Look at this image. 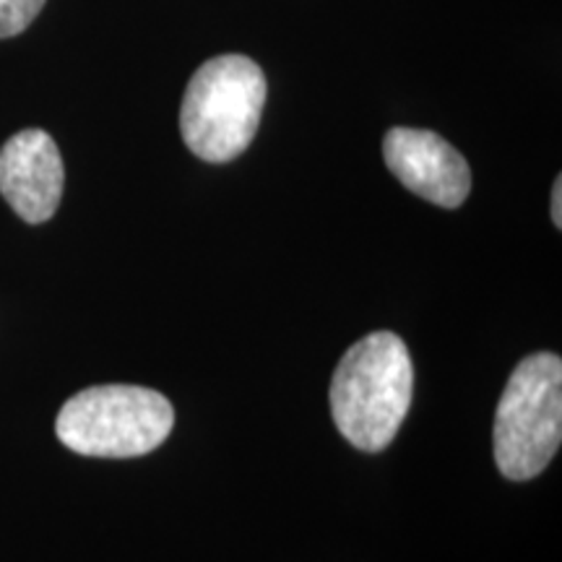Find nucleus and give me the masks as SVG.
I'll return each instance as SVG.
<instances>
[{
	"mask_svg": "<svg viewBox=\"0 0 562 562\" xmlns=\"http://www.w3.org/2000/svg\"><path fill=\"white\" fill-rule=\"evenodd\" d=\"M414 370L406 344L391 331L364 336L341 357L331 381L339 432L360 451L391 446L412 404Z\"/></svg>",
	"mask_w": 562,
	"mask_h": 562,
	"instance_id": "f257e3e1",
	"label": "nucleus"
},
{
	"mask_svg": "<svg viewBox=\"0 0 562 562\" xmlns=\"http://www.w3.org/2000/svg\"><path fill=\"white\" fill-rule=\"evenodd\" d=\"M266 76L245 55H220L195 70L180 108V133L195 157L224 165L248 149L261 125Z\"/></svg>",
	"mask_w": 562,
	"mask_h": 562,
	"instance_id": "f03ea898",
	"label": "nucleus"
},
{
	"mask_svg": "<svg viewBox=\"0 0 562 562\" xmlns=\"http://www.w3.org/2000/svg\"><path fill=\"white\" fill-rule=\"evenodd\" d=\"M175 412L165 396L140 385H94L63 404L55 422L60 442L94 459H136L172 432Z\"/></svg>",
	"mask_w": 562,
	"mask_h": 562,
	"instance_id": "7ed1b4c3",
	"label": "nucleus"
},
{
	"mask_svg": "<svg viewBox=\"0 0 562 562\" xmlns=\"http://www.w3.org/2000/svg\"><path fill=\"white\" fill-rule=\"evenodd\" d=\"M495 461L503 476L526 482L542 474L562 440V362L539 351L521 360L495 412Z\"/></svg>",
	"mask_w": 562,
	"mask_h": 562,
	"instance_id": "20e7f679",
	"label": "nucleus"
},
{
	"mask_svg": "<svg viewBox=\"0 0 562 562\" xmlns=\"http://www.w3.org/2000/svg\"><path fill=\"white\" fill-rule=\"evenodd\" d=\"M383 159L404 188L442 209H459L472 191L467 159L432 131L391 128L383 138Z\"/></svg>",
	"mask_w": 562,
	"mask_h": 562,
	"instance_id": "39448f33",
	"label": "nucleus"
},
{
	"mask_svg": "<svg viewBox=\"0 0 562 562\" xmlns=\"http://www.w3.org/2000/svg\"><path fill=\"white\" fill-rule=\"evenodd\" d=\"M66 170L50 133L19 131L0 149V193L24 222L53 220L60 206Z\"/></svg>",
	"mask_w": 562,
	"mask_h": 562,
	"instance_id": "423d86ee",
	"label": "nucleus"
},
{
	"mask_svg": "<svg viewBox=\"0 0 562 562\" xmlns=\"http://www.w3.org/2000/svg\"><path fill=\"white\" fill-rule=\"evenodd\" d=\"M45 0H0V40L16 37L37 19Z\"/></svg>",
	"mask_w": 562,
	"mask_h": 562,
	"instance_id": "0eeeda50",
	"label": "nucleus"
},
{
	"mask_svg": "<svg viewBox=\"0 0 562 562\" xmlns=\"http://www.w3.org/2000/svg\"><path fill=\"white\" fill-rule=\"evenodd\" d=\"M552 222L554 227H562V180H554L552 188Z\"/></svg>",
	"mask_w": 562,
	"mask_h": 562,
	"instance_id": "6e6552de",
	"label": "nucleus"
}]
</instances>
